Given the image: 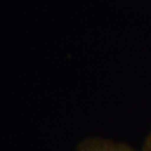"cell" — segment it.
Here are the masks:
<instances>
[{"instance_id": "obj_2", "label": "cell", "mask_w": 151, "mask_h": 151, "mask_svg": "<svg viewBox=\"0 0 151 151\" xmlns=\"http://www.w3.org/2000/svg\"><path fill=\"white\" fill-rule=\"evenodd\" d=\"M142 147H144V148L147 149V150L151 151V127H150L148 132H147L145 138H144Z\"/></svg>"}, {"instance_id": "obj_1", "label": "cell", "mask_w": 151, "mask_h": 151, "mask_svg": "<svg viewBox=\"0 0 151 151\" xmlns=\"http://www.w3.org/2000/svg\"><path fill=\"white\" fill-rule=\"evenodd\" d=\"M75 151H149L141 146L140 148L129 144L101 137H90L83 139Z\"/></svg>"}]
</instances>
